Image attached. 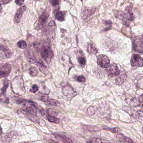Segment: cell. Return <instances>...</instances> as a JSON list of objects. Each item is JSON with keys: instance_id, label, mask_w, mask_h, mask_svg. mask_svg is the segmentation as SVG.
<instances>
[{"instance_id": "9", "label": "cell", "mask_w": 143, "mask_h": 143, "mask_svg": "<svg viewBox=\"0 0 143 143\" xmlns=\"http://www.w3.org/2000/svg\"><path fill=\"white\" fill-rule=\"evenodd\" d=\"M127 75L125 72L121 71L117 76L115 79L116 84L118 85H121L126 80Z\"/></svg>"}, {"instance_id": "28", "label": "cell", "mask_w": 143, "mask_h": 143, "mask_svg": "<svg viewBox=\"0 0 143 143\" xmlns=\"http://www.w3.org/2000/svg\"><path fill=\"white\" fill-rule=\"evenodd\" d=\"M126 16L127 18L130 21H132L134 19V15H133V13H132V11L131 10H128L126 14Z\"/></svg>"}, {"instance_id": "37", "label": "cell", "mask_w": 143, "mask_h": 143, "mask_svg": "<svg viewBox=\"0 0 143 143\" xmlns=\"http://www.w3.org/2000/svg\"><path fill=\"white\" fill-rule=\"evenodd\" d=\"M2 11V8L0 4V15L1 14Z\"/></svg>"}, {"instance_id": "23", "label": "cell", "mask_w": 143, "mask_h": 143, "mask_svg": "<svg viewBox=\"0 0 143 143\" xmlns=\"http://www.w3.org/2000/svg\"><path fill=\"white\" fill-rule=\"evenodd\" d=\"M9 85V81L8 80H6L3 83V86L1 89V94H4L6 92V90Z\"/></svg>"}, {"instance_id": "30", "label": "cell", "mask_w": 143, "mask_h": 143, "mask_svg": "<svg viewBox=\"0 0 143 143\" xmlns=\"http://www.w3.org/2000/svg\"><path fill=\"white\" fill-rule=\"evenodd\" d=\"M39 87L37 84H34L32 86V88H31L29 91L32 93H36L38 90Z\"/></svg>"}, {"instance_id": "25", "label": "cell", "mask_w": 143, "mask_h": 143, "mask_svg": "<svg viewBox=\"0 0 143 143\" xmlns=\"http://www.w3.org/2000/svg\"><path fill=\"white\" fill-rule=\"evenodd\" d=\"M104 130H106V131H110L113 133H114V134H117L118 133H120V128H104Z\"/></svg>"}, {"instance_id": "21", "label": "cell", "mask_w": 143, "mask_h": 143, "mask_svg": "<svg viewBox=\"0 0 143 143\" xmlns=\"http://www.w3.org/2000/svg\"><path fill=\"white\" fill-rule=\"evenodd\" d=\"M46 102L52 106H58L60 104V103L58 101L55 99H50L49 97L48 98Z\"/></svg>"}, {"instance_id": "8", "label": "cell", "mask_w": 143, "mask_h": 143, "mask_svg": "<svg viewBox=\"0 0 143 143\" xmlns=\"http://www.w3.org/2000/svg\"><path fill=\"white\" fill-rule=\"evenodd\" d=\"M11 71V66L6 63L0 68V78L5 77L8 76Z\"/></svg>"}, {"instance_id": "15", "label": "cell", "mask_w": 143, "mask_h": 143, "mask_svg": "<svg viewBox=\"0 0 143 143\" xmlns=\"http://www.w3.org/2000/svg\"><path fill=\"white\" fill-rule=\"evenodd\" d=\"M131 116H132L133 117L136 118H139L141 120L143 119V111L142 110H139V111H130L127 112Z\"/></svg>"}, {"instance_id": "33", "label": "cell", "mask_w": 143, "mask_h": 143, "mask_svg": "<svg viewBox=\"0 0 143 143\" xmlns=\"http://www.w3.org/2000/svg\"><path fill=\"white\" fill-rule=\"evenodd\" d=\"M50 3L53 6H56L59 4V0H51Z\"/></svg>"}, {"instance_id": "10", "label": "cell", "mask_w": 143, "mask_h": 143, "mask_svg": "<svg viewBox=\"0 0 143 143\" xmlns=\"http://www.w3.org/2000/svg\"><path fill=\"white\" fill-rule=\"evenodd\" d=\"M0 54L4 55L6 58H9L11 56L12 53L11 50L6 46L0 45Z\"/></svg>"}, {"instance_id": "34", "label": "cell", "mask_w": 143, "mask_h": 143, "mask_svg": "<svg viewBox=\"0 0 143 143\" xmlns=\"http://www.w3.org/2000/svg\"><path fill=\"white\" fill-rule=\"evenodd\" d=\"M24 2V0H15L16 4L18 6H22Z\"/></svg>"}, {"instance_id": "16", "label": "cell", "mask_w": 143, "mask_h": 143, "mask_svg": "<svg viewBox=\"0 0 143 143\" xmlns=\"http://www.w3.org/2000/svg\"><path fill=\"white\" fill-rule=\"evenodd\" d=\"M55 136H56L57 138L58 139L63 141V142H64L73 143L74 142L72 139H71L70 138L68 137L67 136H64L55 134Z\"/></svg>"}, {"instance_id": "4", "label": "cell", "mask_w": 143, "mask_h": 143, "mask_svg": "<svg viewBox=\"0 0 143 143\" xmlns=\"http://www.w3.org/2000/svg\"><path fill=\"white\" fill-rule=\"evenodd\" d=\"M106 73L110 77L116 76L120 73V69L118 65L115 63H112L108 67L106 68Z\"/></svg>"}, {"instance_id": "14", "label": "cell", "mask_w": 143, "mask_h": 143, "mask_svg": "<svg viewBox=\"0 0 143 143\" xmlns=\"http://www.w3.org/2000/svg\"><path fill=\"white\" fill-rule=\"evenodd\" d=\"M87 50L90 55H95L98 52L97 49L92 43H88L87 46Z\"/></svg>"}, {"instance_id": "6", "label": "cell", "mask_w": 143, "mask_h": 143, "mask_svg": "<svg viewBox=\"0 0 143 143\" xmlns=\"http://www.w3.org/2000/svg\"><path fill=\"white\" fill-rule=\"evenodd\" d=\"M62 92L63 95L69 99L73 98L76 95V91L70 85L65 86L63 87Z\"/></svg>"}, {"instance_id": "12", "label": "cell", "mask_w": 143, "mask_h": 143, "mask_svg": "<svg viewBox=\"0 0 143 143\" xmlns=\"http://www.w3.org/2000/svg\"><path fill=\"white\" fill-rule=\"evenodd\" d=\"M36 65L39 70L40 71V72L43 73V74L45 75L48 74L49 73L48 69L42 61H39V62H37L36 63Z\"/></svg>"}, {"instance_id": "31", "label": "cell", "mask_w": 143, "mask_h": 143, "mask_svg": "<svg viewBox=\"0 0 143 143\" xmlns=\"http://www.w3.org/2000/svg\"><path fill=\"white\" fill-rule=\"evenodd\" d=\"M27 61L29 63L31 64H34V63H36V59L34 56L29 57L27 58Z\"/></svg>"}, {"instance_id": "29", "label": "cell", "mask_w": 143, "mask_h": 143, "mask_svg": "<svg viewBox=\"0 0 143 143\" xmlns=\"http://www.w3.org/2000/svg\"><path fill=\"white\" fill-rule=\"evenodd\" d=\"M50 92V89H49L46 86H44L43 87V88L42 89L41 91L40 92H41L40 93L44 94L45 95H48V94H49Z\"/></svg>"}, {"instance_id": "2", "label": "cell", "mask_w": 143, "mask_h": 143, "mask_svg": "<svg viewBox=\"0 0 143 143\" xmlns=\"http://www.w3.org/2000/svg\"><path fill=\"white\" fill-rule=\"evenodd\" d=\"M97 63L101 67L106 69L110 66V59L106 55H101L98 57Z\"/></svg>"}, {"instance_id": "13", "label": "cell", "mask_w": 143, "mask_h": 143, "mask_svg": "<svg viewBox=\"0 0 143 143\" xmlns=\"http://www.w3.org/2000/svg\"><path fill=\"white\" fill-rule=\"evenodd\" d=\"M26 6H23L20 7L18 10L15 16V20L17 23H19L20 22L21 17H22L24 12L26 9Z\"/></svg>"}, {"instance_id": "20", "label": "cell", "mask_w": 143, "mask_h": 143, "mask_svg": "<svg viewBox=\"0 0 143 143\" xmlns=\"http://www.w3.org/2000/svg\"><path fill=\"white\" fill-rule=\"evenodd\" d=\"M88 142H89V143H107V142H110L108 141L105 140L98 139L97 138L93 137L90 139L89 140Z\"/></svg>"}, {"instance_id": "18", "label": "cell", "mask_w": 143, "mask_h": 143, "mask_svg": "<svg viewBox=\"0 0 143 143\" xmlns=\"http://www.w3.org/2000/svg\"><path fill=\"white\" fill-rule=\"evenodd\" d=\"M97 110V107L96 106H92L90 107L87 109L86 113L89 116H92L93 115Z\"/></svg>"}, {"instance_id": "1", "label": "cell", "mask_w": 143, "mask_h": 143, "mask_svg": "<svg viewBox=\"0 0 143 143\" xmlns=\"http://www.w3.org/2000/svg\"><path fill=\"white\" fill-rule=\"evenodd\" d=\"M40 55L44 61L47 63H49L51 62L53 57V52L50 46L46 45L41 48Z\"/></svg>"}, {"instance_id": "24", "label": "cell", "mask_w": 143, "mask_h": 143, "mask_svg": "<svg viewBox=\"0 0 143 143\" xmlns=\"http://www.w3.org/2000/svg\"><path fill=\"white\" fill-rule=\"evenodd\" d=\"M17 46L19 48L24 49L26 48L27 46V44L25 41L24 40H20L17 43Z\"/></svg>"}, {"instance_id": "7", "label": "cell", "mask_w": 143, "mask_h": 143, "mask_svg": "<svg viewBox=\"0 0 143 143\" xmlns=\"http://www.w3.org/2000/svg\"><path fill=\"white\" fill-rule=\"evenodd\" d=\"M131 65L133 66H143V59L140 55L133 54L131 59Z\"/></svg>"}, {"instance_id": "3", "label": "cell", "mask_w": 143, "mask_h": 143, "mask_svg": "<svg viewBox=\"0 0 143 143\" xmlns=\"http://www.w3.org/2000/svg\"><path fill=\"white\" fill-rule=\"evenodd\" d=\"M143 37H137L134 40L133 47L134 51L142 53L143 52Z\"/></svg>"}, {"instance_id": "17", "label": "cell", "mask_w": 143, "mask_h": 143, "mask_svg": "<svg viewBox=\"0 0 143 143\" xmlns=\"http://www.w3.org/2000/svg\"><path fill=\"white\" fill-rule=\"evenodd\" d=\"M77 60H78V63L81 66H84L85 65L86 63V60L85 57L83 54L79 53L77 56Z\"/></svg>"}, {"instance_id": "27", "label": "cell", "mask_w": 143, "mask_h": 143, "mask_svg": "<svg viewBox=\"0 0 143 143\" xmlns=\"http://www.w3.org/2000/svg\"><path fill=\"white\" fill-rule=\"evenodd\" d=\"M47 113L48 116H58V112H57L55 110H54L53 109L49 108L47 110Z\"/></svg>"}, {"instance_id": "22", "label": "cell", "mask_w": 143, "mask_h": 143, "mask_svg": "<svg viewBox=\"0 0 143 143\" xmlns=\"http://www.w3.org/2000/svg\"><path fill=\"white\" fill-rule=\"evenodd\" d=\"M29 75L32 77H35L38 74V72L36 68L31 67L29 69Z\"/></svg>"}, {"instance_id": "26", "label": "cell", "mask_w": 143, "mask_h": 143, "mask_svg": "<svg viewBox=\"0 0 143 143\" xmlns=\"http://www.w3.org/2000/svg\"><path fill=\"white\" fill-rule=\"evenodd\" d=\"M56 18L59 21H63L64 20V14L62 12H58L56 15Z\"/></svg>"}, {"instance_id": "19", "label": "cell", "mask_w": 143, "mask_h": 143, "mask_svg": "<svg viewBox=\"0 0 143 143\" xmlns=\"http://www.w3.org/2000/svg\"><path fill=\"white\" fill-rule=\"evenodd\" d=\"M47 119L50 122H53L55 123L59 124L60 122V120L59 118H58L57 116H47Z\"/></svg>"}, {"instance_id": "35", "label": "cell", "mask_w": 143, "mask_h": 143, "mask_svg": "<svg viewBox=\"0 0 143 143\" xmlns=\"http://www.w3.org/2000/svg\"><path fill=\"white\" fill-rule=\"evenodd\" d=\"M12 0H0V4H6L11 1Z\"/></svg>"}, {"instance_id": "11", "label": "cell", "mask_w": 143, "mask_h": 143, "mask_svg": "<svg viewBox=\"0 0 143 143\" xmlns=\"http://www.w3.org/2000/svg\"><path fill=\"white\" fill-rule=\"evenodd\" d=\"M116 137L118 140L120 141L121 142H124V143H133L134 142L132 141V139H130V138L128 137L127 136H125V135H123L122 134L120 133H117L116 135H115Z\"/></svg>"}, {"instance_id": "5", "label": "cell", "mask_w": 143, "mask_h": 143, "mask_svg": "<svg viewBox=\"0 0 143 143\" xmlns=\"http://www.w3.org/2000/svg\"><path fill=\"white\" fill-rule=\"evenodd\" d=\"M49 14V11L47 10L44 11L41 14L39 18L38 21L37 22V27L40 29L44 26L49 17L50 14Z\"/></svg>"}, {"instance_id": "32", "label": "cell", "mask_w": 143, "mask_h": 143, "mask_svg": "<svg viewBox=\"0 0 143 143\" xmlns=\"http://www.w3.org/2000/svg\"><path fill=\"white\" fill-rule=\"evenodd\" d=\"M77 80L79 82H85L86 81L85 78L83 76H79L77 78Z\"/></svg>"}, {"instance_id": "36", "label": "cell", "mask_w": 143, "mask_h": 143, "mask_svg": "<svg viewBox=\"0 0 143 143\" xmlns=\"http://www.w3.org/2000/svg\"><path fill=\"white\" fill-rule=\"evenodd\" d=\"M3 134V131H2V128L0 126V136H1Z\"/></svg>"}]
</instances>
